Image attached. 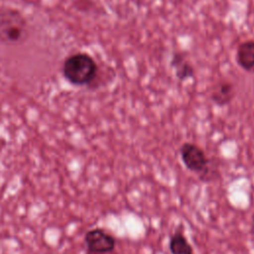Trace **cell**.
<instances>
[{"mask_svg":"<svg viewBox=\"0 0 254 254\" xmlns=\"http://www.w3.org/2000/svg\"><path fill=\"white\" fill-rule=\"evenodd\" d=\"M179 153L185 167L195 174L200 182L210 183L218 179L217 162H213L214 158H208L204 150L197 144L184 142L179 148Z\"/></svg>","mask_w":254,"mask_h":254,"instance_id":"1","label":"cell"},{"mask_svg":"<svg viewBox=\"0 0 254 254\" xmlns=\"http://www.w3.org/2000/svg\"><path fill=\"white\" fill-rule=\"evenodd\" d=\"M84 242L87 250L94 254L111 253L116 247L115 237L101 228H93L87 231Z\"/></svg>","mask_w":254,"mask_h":254,"instance_id":"4","label":"cell"},{"mask_svg":"<svg viewBox=\"0 0 254 254\" xmlns=\"http://www.w3.org/2000/svg\"><path fill=\"white\" fill-rule=\"evenodd\" d=\"M25 17L11 7H0V43L6 46L23 44L29 37Z\"/></svg>","mask_w":254,"mask_h":254,"instance_id":"2","label":"cell"},{"mask_svg":"<svg viewBox=\"0 0 254 254\" xmlns=\"http://www.w3.org/2000/svg\"><path fill=\"white\" fill-rule=\"evenodd\" d=\"M169 251L171 254H193L192 246L181 230H177L171 235Z\"/></svg>","mask_w":254,"mask_h":254,"instance_id":"8","label":"cell"},{"mask_svg":"<svg viewBox=\"0 0 254 254\" xmlns=\"http://www.w3.org/2000/svg\"><path fill=\"white\" fill-rule=\"evenodd\" d=\"M236 61L245 71L254 73V41H246L239 45Z\"/></svg>","mask_w":254,"mask_h":254,"instance_id":"6","label":"cell"},{"mask_svg":"<svg viewBox=\"0 0 254 254\" xmlns=\"http://www.w3.org/2000/svg\"><path fill=\"white\" fill-rule=\"evenodd\" d=\"M234 85L228 80L217 82L210 92V100L219 107L228 105L234 98Z\"/></svg>","mask_w":254,"mask_h":254,"instance_id":"5","label":"cell"},{"mask_svg":"<svg viewBox=\"0 0 254 254\" xmlns=\"http://www.w3.org/2000/svg\"><path fill=\"white\" fill-rule=\"evenodd\" d=\"M249 232L252 236H254V212L251 215V219H250V228H249Z\"/></svg>","mask_w":254,"mask_h":254,"instance_id":"9","label":"cell"},{"mask_svg":"<svg viewBox=\"0 0 254 254\" xmlns=\"http://www.w3.org/2000/svg\"><path fill=\"white\" fill-rule=\"evenodd\" d=\"M97 65L87 54L77 53L68 57L63 65L64 77L72 84L84 85L90 83L96 76Z\"/></svg>","mask_w":254,"mask_h":254,"instance_id":"3","label":"cell"},{"mask_svg":"<svg viewBox=\"0 0 254 254\" xmlns=\"http://www.w3.org/2000/svg\"><path fill=\"white\" fill-rule=\"evenodd\" d=\"M171 66L175 69V73L178 79L184 81L193 76L194 68L190 63L188 62L186 59V55L177 52L173 54L171 60Z\"/></svg>","mask_w":254,"mask_h":254,"instance_id":"7","label":"cell"}]
</instances>
